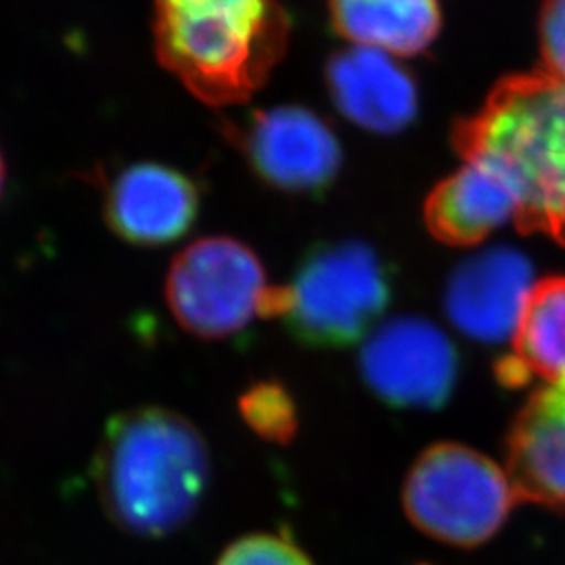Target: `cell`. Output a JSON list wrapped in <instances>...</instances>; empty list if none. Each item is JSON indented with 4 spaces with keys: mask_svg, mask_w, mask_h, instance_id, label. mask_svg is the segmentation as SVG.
<instances>
[{
    "mask_svg": "<svg viewBox=\"0 0 565 565\" xmlns=\"http://www.w3.org/2000/svg\"><path fill=\"white\" fill-rule=\"evenodd\" d=\"M210 459L202 434L163 408L109 419L93 461L102 505L114 524L145 539L177 532L198 511Z\"/></svg>",
    "mask_w": 565,
    "mask_h": 565,
    "instance_id": "6da1fadb",
    "label": "cell"
},
{
    "mask_svg": "<svg viewBox=\"0 0 565 565\" xmlns=\"http://www.w3.org/2000/svg\"><path fill=\"white\" fill-rule=\"evenodd\" d=\"M163 67L212 107L245 103L282 60L291 21L277 0H156Z\"/></svg>",
    "mask_w": 565,
    "mask_h": 565,
    "instance_id": "7a4b0ae2",
    "label": "cell"
},
{
    "mask_svg": "<svg viewBox=\"0 0 565 565\" xmlns=\"http://www.w3.org/2000/svg\"><path fill=\"white\" fill-rule=\"evenodd\" d=\"M455 147L501 163L522 193L518 226L565 243V82L518 74L455 128Z\"/></svg>",
    "mask_w": 565,
    "mask_h": 565,
    "instance_id": "3957f363",
    "label": "cell"
},
{
    "mask_svg": "<svg viewBox=\"0 0 565 565\" xmlns=\"http://www.w3.org/2000/svg\"><path fill=\"white\" fill-rule=\"evenodd\" d=\"M387 303V270L366 243H323L308 252L287 287L270 294L268 315L306 345L342 348L364 338Z\"/></svg>",
    "mask_w": 565,
    "mask_h": 565,
    "instance_id": "277c9868",
    "label": "cell"
},
{
    "mask_svg": "<svg viewBox=\"0 0 565 565\" xmlns=\"http://www.w3.org/2000/svg\"><path fill=\"white\" fill-rule=\"evenodd\" d=\"M520 501L505 469L461 445L427 448L413 465L403 503L424 534L450 546L484 545Z\"/></svg>",
    "mask_w": 565,
    "mask_h": 565,
    "instance_id": "5b68a950",
    "label": "cell"
},
{
    "mask_svg": "<svg viewBox=\"0 0 565 565\" xmlns=\"http://www.w3.org/2000/svg\"><path fill=\"white\" fill-rule=\"evenodd\" d=\"M270 294L256 254L228 237L189 245L166 281L174 319L205 340L231 338L256 317L268 315Z\"/></svg>",
    "mask_w": 565,
    "mask_h": 565,
    "instance_id": "8992f818",
    "label": "cell"
},
{
    "mask_svg": "<svg viewBox=\"0 0 565 565\" xmlns=\"http://www.w3.org/2000/svg\"><path fill=\"white\" fill-rule=\"evenodd\" d=\"M366 385L398 408H440L459 377V354L443 329L398 317L380 324L361 352Z\"/></svg>",
    "mask_w": 565,
    "mask_h": 565,
    "instance_id": "52a82bcc",
    "label": "cell"
},
{
    "mask_svg": "<svg viewBox=\"0 0 565 565\" xmlns=\"http://www.w3.org/2000/svg\"><path fill=\"white\" fill-rule=\"evenodd\" d=\"M233 137L256 174L287 193H321L342 168L335 132L298 105L254 111Z\"/></svg>",
    "mask_w": 565,
    "mask_h": 565,
    "instance_id": "ba28073f",
    "label": "cell"
},
{
    "mask_svg": "<svg viewBox=\"0 0 565 565\" xmlns=\"http://www.w3.org/2000/svg\"><path fill=\"white\" fill-rule=\"evenodd\" d=\"M532 264L511 247H488L455 268L446 282L448 319L467 338L482 343L515 335L536 282Z\"/></svg>",
    "mask_w": 565,
    "mask_h": 565,
    "instance_id": "9c48e42d",
    "label": "cell"
},
{
    "mask_svg": "<svg viewBox=\"0 0 565 565\" xmlns=\"http://www.w3.org/2000/svg\"><path fill=\"white\" fill-rule=\"evenodd\" d=\"M200 191L195 182L162 163L121 168L103 195L109 228L126 243L166 245L177 242L195 223Z\"/></svg>",
    "mask_w": 565,
    "mask_h": 565,
    "instance_id": "30bf717a",
    "label": "cell"
},
{
    "mask_svg": "<svg viewBox=\"0 0 565 565\" xmlns=\"http://www.w3.org/2000/svg\"><path fill=\"white\" fill-rule=\"evenodd\" d=\"M465 163L440 182L425 203L431 235L448 245H473L509 223H520L522 193L501 163L467 156Z\"/></svg>",
    "mask_w": 565,
    "mask_h": 565,
    "instance_id": "8fae6325",
    "label": "cell"
},
{
    "mask_svg": "<svg viewBox=\"0 0 565 565\" xmlns=\"http://www.w3.org/2000/svg\"><path fill=\"white\" fill-rule=\"evenodd\" d=\"M327 88L335 107L364 130L394 135L415 120L419 93L394 55L352 46L327 63Z\"/></svg>",
    "mask_w": 565,
    "mask_h": 565,
    "instance_id": "7c38bea8",
    "label": "cell"
},
{
    "mask_svg": "<svg viewBox=\"0 0 565 565\" xmlns=\"http://www.w3.org/2000/svg\"><path fill=\"white\" fill-rule=\"evenodd\" d=\"M507 473L520 499L565 513V382L539 390L518 415Z\"/></svg>",
    "mask_w": 565,
    "mask_h": 565,
    "instance_id": "4fadbf2b",
    "label": "cell"
},
{
    "mask_svg": "<svg viewBox=\"0 0 565 565\" xmlns=\"http://www.w3.org/2000/svg\"><path fill=\"white\" fill-rule=\"evenodd\" d=\"M333 30L354 46L387 55L425 53L440 34L436 0H327Z\"/></svg>",
    "mask_w": 565,
    "mask_h": 565,
    "instance_id": "5bb4252c",
    "label": "cell"
},
{
    "mask_svg": "<svg viewBox=\"0 0 565 565\" xmlns=\"http://www.w3.org/2000/svg\"><path fill=\"white\" fill-rule=\"evenodd\" d=\"M499 375L509 385L525 384L530 377L565 382V277L534 285L513 335V354Z\"/></svg>",
    "mask_w": 565,
    "mask_h": 565,
    "instance_id": "9a60e30c",
    "label": "cell"
},
{
    "mask_svg": "<svg viewBox=\"0 0 565 565\" xmlns=\"http://www.w3.org/2000/svg\"><path fill=\"white\" fill-rule=\"evenodd\" d=\"M243 419L260 436L287 443L296 431V408L281 385L260 384L242 398Z\"/></svg>",
    "mask_w": 565,
    "mask_h": 565,
    "instance_id": "2e32d148",
    "label": "cell"
},
{
    "mask_svg": "<svg viewBox=\"0 0 565 565\" xmlns=\"http://www.w3.org/2000/svg\"><path fill=\"white\" fill-rule=\"evenodd\" d=\"M216 565H312V562L289 539L249 534L228 546Z\"/></svg>",
    "mask_w": 565,
    "mask_h": 565,
    "instance_id": "e0dca14e",
    "label": "cell"
},
{
    "mask_svg": "<svg viewBox=\"0 0 565 565\" xmlns=\"http://www.w3.org/2000/svg\"><path fill=\"white\" fill-rule=\"evenodd\" d=\"M539 36L545 74L565 82V0H545L539 20Z\"/></svg>",
    "mask_w": 565,
    "mask_h": 565,
    "instance_id": "ac0fdd59",
    "label": "cell"
},
{
    "mask_svg": "<svg viewBox=\"0 0 565 565\" xmlns=\"http://www.w3.org/2000/svg\"><path fill=\"white\" fill-rule=\"evenodd\" d=\"M4 179H7V168H4V158H2V151H0V195H2V189H4Z\"/></svg>",
    "mask_w": 565,
    "mask_h": 565,
    "instance_id": "d6986e66",
    "label": "cell"
}]
</instances>
